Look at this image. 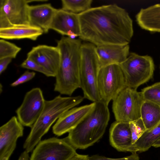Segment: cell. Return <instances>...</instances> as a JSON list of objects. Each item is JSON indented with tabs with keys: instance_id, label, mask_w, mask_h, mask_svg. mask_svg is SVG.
<instances>
[{
	"instance_id": "cell-27",
	"label": "cell",
	"mask_w": 160,
	"mask_h": 160,
	"mask_svg": "<svg viewBox=\"0 0 160 160\" xmlns=\"http://www.w3.org/2000/svg\"><path fill=\"white\" fill-rule=\"evenodd\" d=\"M22 68L32 70L41 73L48 77H55L52 73L49 72L42 66L32 59L27 58L21 64Z\"/></svg>"
},
{
	"instance_id": "cell-1",
	"label": "cell",
	"mask_w": 160,
	"mask_h": 160,
	"mask_svg": "<svg viewBox=\"0 0 160 160\" xmlns=\"http://www.w3.org/2000/svg\"><path fill=\"white\" fill-rule=\"evenodd\" d=\"M78 16L79 38L96 46L129 44L133 35L132 19L116 4L91 8Z\"/></svg>"
},
{
	"instance_id": "cell-6",
	"label": "cell",
	"mask_w": 160,
	"mask_h": 160,
	"mask_svg": "<svg viewBox=\"0 0 160 160\" xmlns=\"http://www.w3.org/2000/svg\"><path fill=\"white\" fill-rule=\"evenodd\" d=\"M127 87L136 89L153 77L154 64L152 57L130 53L127 59L119 64Z\"/></svg>"
},
{
	"instance_id": "cell-8",
	"label": "cell",
	"mask_w": 160,
	"mask_h": 160,
	"mask_svg": "<svg viewBox=\"0 0 160 160\" xmlns=\"http://www.w3.org/2000/svg\"><path fill=\"white\" fill-rule=\"evenodd\" d=\"M98 87L101 101L108 105L109 102L127 87L120 65L113 64L100 68Z\"/></svg>"
},
{
	"instance_id": "cell-3",
	"label": "cell",
	"mask_w": 160,
	"mask_h": 160,
	"mask_svg": "<svg viewBox=\"0 0 160 160\" xmlns=\"http://www.w3.org/2000/svg\"><path fill=\"white\" fill-rule=\"evenodd\" d=\"M108 105L101 101L95 102L93 109L64 139L77 149H84L101 139L110 117Z\"/></svg>"
},
{
	"instance_id": "cell-12",
	"label": "cell",
	"mask_w": 160,
	"mask_h": 160,
	"mask_svg": "<svg viewBox=\"0 0 160 160\" xmlns=\"http://www.w3.org/2000/svg\"><path fill=\"white\" fill-rule=\"evenodd\" d=\"M23 130V126L15 116L0 127V160H9Z\"/></svg>"
},
{
	"instance_id": "cell-20",
	"label": "cell",
	"mask_w": 160,
	"mask_h": 160,
	"mask_svg": "<svg viewBox=\"0 0 160 160\" xmlns=\"http://www.w3.org/2000/svg\"><path fill=\"white\" fill-rule=\"evenodd\" d=\"M44 33L40 28L24 25L0 28V38L5 39H28L35 41Z\"/></svg>"
},
{
	"instance_id": "cell-9",
	"label": "cell",
	"mask_w": 160,
	"mask_h": 160,
	"mask_svg": "<svg viewBox=\"0 0 160 160\" xmlns=\"http://www.w3.org/2000/svg\"><path fill=\"white\" fill-rule=\"evenodd\" d=\"M76 150L64 138H50L37 145L30 160H69L77 153Z\"/></svg>"
},
{
	"instance_id": "cell-16",
	"label": "cell",
	"mask_w": 160,
	"mask_h": 160,
	"mask_svg": "<svg viewBox=\"0 0 160 160\" xmlns=\"http://www.w3.org/2000/svg\"><path fill=\"white\" fill-rule=\"evenodd\" d=\"M129 44H107L96 46L95 50L100 68L113 64H120L129 53Z\"/></svg>"
},
{
	"instance_id": "cell-26",
	"label": "cell",
	"mask_w": 160,
	"mask_h": 160,
	"mask_svg": "<svg viewBox=\"0 0 160 160\" xmlns=\"http://www.w3.org/2000/svg\"><path fill=\"white\" fill-rule=\"evenodd\" d=\"M132 141L134 144L147 131L146 127L140 118L129 123Z\"/></svg>"
},
{
	"instance_id": "cell-30",
	"label": "cell",
	"mask_w": 160,
	"mask_h": 160,
	"mask_svg": "<svg viewBox=\"0 0 160 160\" xmlns=\"http://www.w3.org/2000/svg\"><path fill=\"white\" fill-rule=\"evenodd\" d=\"M12 58H6L0 59V74L6 69L9 64L11 62Z\"/></svg>"
},
{
	"instance_id": "cell-14",
	"label": "cell",
	"mask_w": 160,
	"mask_h": 160,
	"mask_svg": "<svg viewBox=\"0 0 160 160\" xmlns=\"http://www.w3.org/2000/svg\"><path fill=\"white\" fill-rule=\"evenodd\" d=\"M29 58L55 76L59 68L60 53L56 47L40 45L33 47L27 53Z\"/></svg>"
},
{
	"instance_id": "cell-7",
	"label": "cell",
	"mask_w": 160,
	"mask_h": 160,
	"mask_svg": "<svg viewBox=\"0 0 160 160\" xmlns=\"http://www.w3.org/2000/svg\"><path fill=\"white\" fill-rule=\"evenodd\" d=\"M143 101L140 92L126 87L112 100V110L116 121L129 123L140 118Z\"/></svg>"
},
{
	"instance_id": "cell-17",
	"label": "cell",
	"mask_w": 160,
	"mask_h": 160,
	"mask_svg": "<svg viewBox=\"0 0 160 160\" xmlns=\"http://www.w3.org/2000/svg\"><path fill=\"white\" fill-rule=\"evenodd\" d=\"M57 10L49 3L29 5V24L41 28L44 33L48 32Z\"/></svg>"
},
{
	"instance_id": "cell-31",
	"label": "cell",
	"mask_w": 160,
	"mask_h": 160,
	"mask_svg": "<svg viewBox=\"0 0 160 160\" xmlns=\"http://www.w3.org/2000/svg\"><path fill=\"white\" fill-rule=\"evenodd\" d=\"M69 160H89L88 155L79 154L76 153Z\"/></svg>"
},
{
	"instance_id": "cell-19",
	"label": "cell",
	"mask_w": 160,
	"mask_h": 160,
	"mask_svg": "<svg viewBox=\"0 0 160 160\" xmlns=\"http://www.w3.org/2000/svg\"><path fill=\"white\" fill-rule=\"evenodd\" d=\"M136 19L142 29L160 33V3L141 9L136 14Z\"/></svg>"
},
{
	"instance_id": "cell-23",
	"label": "cell",
	"mask_w": 160,
	"mask_h": 160,
	"mask_svg": "<svg viewBox=\"0 0 160 160\" xmlns=\"http://www.w3.org/2000/svg\"><path fill=\"white\" fill-rule=\"evenodd\" d=\"M92 0H62L61 9L79 14L91 8Z\"/></svg>"
},
{
	"instance_id": "cell-11",
	"label": "cell",
	"mask_w": 160,
	"mask_h": 160,
	"mask_svg": "<svg viewBox=\"0 0 160 160\" xmlns=\"http://www.w3.org/2000/svg\"><path fill=\"white\" fill-rule=\"evenodd\" d=\"M29 0H0V28L30 25Z\"/></svg>"
},
{
	"instance_id": "cell-32",
	"label": "cell",
	"mask_w": 160,
	"mask_h": 160,
	"mask_svg": "<svg viewBox=\"0 0 160 160\" xmlns=\"http://www.w3.org/2000/svg\"><path fill=\"white\" fill-rule=\"evenodd\" d=\"M29 158L28 152L25 150L21 153L18 160H28Z\"/></svg>"
},
{
	"instance_id": "cell-29",
	"label": "cell",
	"mask_w": 160,
	"mask_h": 160,
	"mask_svg": "<svg viewBox=\"0 0 160 160\" xmlns=\"http://www.w3.org/2000/svg\"><path fill=\"white\" fill-rule=\"evenodd\" d=\"M36 73L33 72L25 71L17 80L12 83L11 86L16 87L20 84L27 82L32 79L35 76Z\"/></svg>"
},
{
	"instance_id": "cell-24",
	"label": "cell",
	"mask_w": 160,
	"mask_h": 160,
	"mask_svg": "<svg viewBox=\"0 0 160 160\" xmlns=\"http://www.w3.org/2000/svg\"><path fill=\"white\" fill-rule=\"evenodd\" d=\"M140 93L144 101L152 102L160 106V82L144 88Z\"/></svg>"
},
{
	"instance_id": "cell-21",
	"label": "cell",
	"mask_w": 160,
	"mask_h": 160,
	"mask_svg": "<svg viewBox=\"0 0 160 160\" xmlns=\"http://www.w3.org/2000/svg\"><path fill=\"white\" fill-rule=\"evenodd\" d=\"M140 115L147 130H150L160 122V106L152 102L143 101Z\"/></svg>"
},
{
	"instance_id": "cell-5",
	"label": "cell",
	"mask_w": 160,
	"mask_h": 160,
	"mask_svg": "<svg viewBox=\"0 0 160 160\" xmlns=\"http://www.w3.org/2000/svg\"><path fill=\"white\" fill-rule=\"evenodd\" d=\"M96 47L88 42L82 43L81 48L80 88L83 91L84 98L93 102L101 101L98 87L100 67Z\"/></svg>"
},
{
	"instance_id": "cell-33",
	"label": "cell",
	"mask_w": 160,
	"mask_h": 160,
	"mask_svg": "<svg viewBox=\"0 0 160 160\" xmlns=\"http://www.w3.org/2000/svg\"><path fill=\"white\" fill-rule=\"evenodd\" d=\"M152 147L155 148H159L160 147V138L154 144Z\"/></svg>"
},
{
	"instance_id": "cell-28",
	"label": "cell",
	"mask_w": 160,
	"mask_h": 160,
	"mask_svg": "<svg viewBox=\"0 0 160 160\" xmlns=\"http://www.w3.org/2000/svg\"><path fill=\"white\" fill-rule=\"evenodd\" d=\"M89 160H140L137 152L132 153L130 155L122 158H112L98 155L89 157Z\"/></svg>"
},
{
	"instance_id": "cell-4",
	"label": "cell",
	"mask_w": 160,
	"mask_h": 160,
	"mask_svg": "<svg viewBox=\"0 0 160 160\" xmlns=\"http://www.w3.org/2000/svg\"><path fill=\"white\" fill-rule=\"evenodd\" d=\"M83 96L62 97L58 95L50 100H45L41 114L31 128L30 132L23 144V148L28 153L41 141L52 125L64 113L75 107L84 100Z\"/></svg>"
},
{
	"instance_id": "cell-10",
	"label": "cell",
	"mask_w": 160,
	"mask_h": 160,
	"mask_svg": "<svg viewBox=\"0 0 160 160\" xmlns=\"http://www.w3.org/2000/svg\"><path fill=\"white\" fill-rule=\"evenodd\" d=\"M45 100L39 88H33L26 93L16 111L19 121L23 126H32L43 110Z\"/></svg>"
},
{
	"instance_id": "cell-22",
	"label": "cell",
	"mask_w": 160,
	"mask_h": 160,
	"mask_svg": "<svg viewBox=\"0 0 160 160\" xmlns=\"http://www.w3.org/2000/svg\"><path fill=\"white\" fill-rule=\"evenodd\" d=\"M160 138V122L145 131L133 145L137 152H143L148 150Z\"/></svg>"
},
{
	"instance_id": "cell-2",
	"label": "cell",
	"mask_w": 160,
	"mask_h": 160,
	"mask_svg": "<svg viewBox=\"0 0 160 160\" xmlns=\"http://www.w3.org/2000/svg\"><path fill=\"white\" fill-rule=\"evenodd\" d=\"M81 40L63 36L57 42L60 60L54 89L62 94L70 96L80 88Z\"/></svg>"
},
{
	"instance_id": "cell-18",
	"label": "cell",
	"mask_w": 160,
	"mask_h": 160,
	"mask_svg": "<svg viewBox=\"0 0 160 160\" xmlns=\"http://www.w3.org/2000/svg\"><path fill=\"white\" fill-rule=\"evenodd\" d=\"M52 29L62 35H66L69 31L80 35V27L78 14L57 9L50 26Z\"/></svg>"
},
{
	"instance_id": "cell-15",
	"label": "cell",
	"mask_w": 160,
	"mask_h": 160,
	"mask_svg": "<svg viewBox=\"0 0 160 160\" xmlns=\"http://www.w3.org/2000/svg\"><path fill=\"white\" fill-rule=\"evenodd\" d=\"M110 145L117 151L122 152H137L132 143L129 123L115 121L109 129Z\"/></svg>"
},
{
	"instance_id": "cell-25",
	"label": "cell",
	"mask_w": 160,
	"mask_h": 160,
	"mask_svg": "<svg viewBox=\"0 0 160 160\" xmlns=\"http://www.w3.org/2000/svg\"><path fill=\"white\" fill-rule=\"evenodd\" d=\"M21 48L14 44L4 40H0V59L6 58H15L20 51Z\"/></svg>"
},
{
	"instance_id": "cell-13",
	"label": "cell",
	"mask_w": 160,
	"mask_h": 160,
	"mask_svg": "<svg viewBox=\"0 0 160 160\" xmlns=\"http://www.w3.org/2000/svg\"><path fill=\"white\" fill-rule=\"evenodd\" d=\"M95 102L74 107L64 113L52 127L53 133L60 136L74 128L93 109Z\"/></svg>"
}]
</instances>
